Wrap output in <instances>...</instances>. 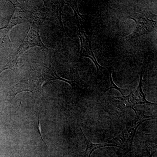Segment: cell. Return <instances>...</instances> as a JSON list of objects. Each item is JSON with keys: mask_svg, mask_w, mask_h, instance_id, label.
<instances>
[{"mask_svg": "<svg viewBox=\"0 0 157 157\" xmlns=\"http://www.w3.org/2000/svg\"><path fill=\"white\" fill-rule=\"evenodd\" d=\"M135 113V119L127 125L126 128L119 135L117 138V145L121 148L122 145L132 146L135 134L139 126L144 122L155 119V117L147 116L139 110L132 107Z\"/></svg>", "mask_w": 157, "mask_h": 157, "instance_id": "cell-1", "label": "cell"}, {"mask_svg": "<svg viewBox=\"0 0 157 157\" xmlns=\"http://www.w3.org/2000/svg\"><path fill=\"white\" fill-rule=\"evenodd\" d=\"M142 76L140 75V81L137 89L134 92H132L129 95V99L132 106L137 104H147V105H157L156 104L151 103L147 101L145 98L144 93L142 89Z\"/></svg>", "mask_w": 157, "mask_h": 157, "instance_id": "cell-2", "label": "cell"}, {"mask_svg": "<svg viewBox=\"0 0 157 157\" xmlns=\"http://www.w3.org/2000/svg\"><path fill=\"white\" fill-rule=\"evenodd\" d=\"M80 130L81 131L83 137H84L85 141L86 144L87 145V148H86L85 151L84 152L85 155H86L87 157H90L92 153L93 152L98 148L106 147L113 146L118 147V146L114 143L94 144L90 140L86 138L84 133L82 132L81 128H80Z\"/></svg>", "mask_w": 157, "mask_h": 157, "instance_id": "cell-3", "label": "cell"}, {"mask_svg": "<svg viewBox=\"0 0 157 157\" xmlns=\"http://www.w3.org/2000/svg\"><path fill=\"white\" fill-rule=\"evenodd\" d=\"M112 98L114 101L119 102V104L118 107L120 110H123L128 107H133L130 102L129 95L126 97L123 96L122 97H113Z\"/></svg>", "mask_w": 157, "mask_h": 157, "instance_id": "cell-4", "label": "cell"}, {"mask_svg": "<svg viewBox=\"0 0 157 157\" xmlns=\"http://www.w3.org/2000/svg\"><path fill=\"white\" fill-rule=\"evenodd\" d=\"M109 78H110V82H111V86L107 90L110 89H115L118 90L120 92L121 94L122 95V96H124V93L123 92V91H124V90L121 89V88L117 87V86L115 84H114V82H113V80L112 79V76H111V73H110V74H109Z\"/></svg>", "mask_w": 157, "mask_h": 157, "instance_id": "cell-5", "label": "cell"}, {"mask_svg": "<svg viewBox=\"0 0 157 157\" xmlns=\"http://www.w3.org/2000/svg\"><path fill=\"white\" fill-rule=\"evenodd\" d=\"M37 129H38V133H39V135H40V137H41V139L43 142L45 143V145H46V146H47V144H46V143H45V140H43V137H42V134H41V124H40V120H39V118H38V126H37Z\"/></svg>", "mask_w": 157, "mask_h": 157, "instance_id": "cell-6", "label": "cell"}]
</instances>
